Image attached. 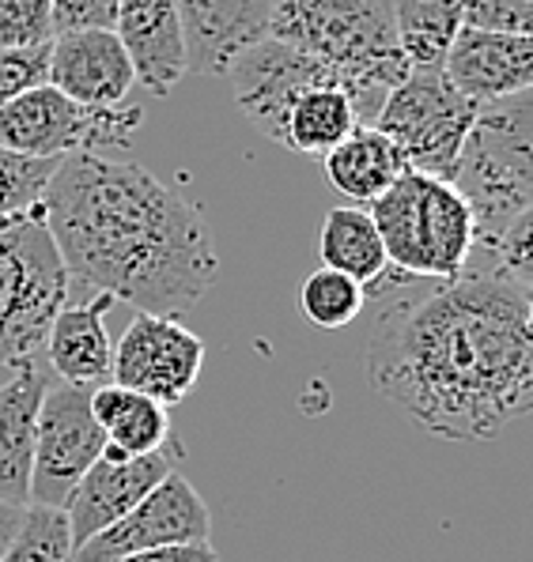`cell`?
<instances>
[{"instance_id":"cell-16","label":"cell","mask_w":533,"mask_h":562,"mask_svg":"<svg viewBox=\"0 0 533 562\" xmlns=\"http://www.w3.org/2000/svg\"><path fill=\"white\" fill-rule=\"evenodd\" d=\"M186 60L197 76H227L235 57L269 34L273 0H175Z\"/></svg>"},{"instance_id":"cell-27","label":"cell","mask_w":533,"mask_h":562,"mask_svg":"<svg viewBox=\"0 0 533 562\" xmlns=\"http://www.w3.org/2000/svg\"><path fill=\"white\" fill-rule=\"evenodd\" d=\"M473 254L485 257L488 265L522 291H533V207H522L503 223L488 241L473 246Z\"/></svg>"},{"instance_id":"cell-32","label":"cell","mask_w":533,"mask_h":562,"mask_svg":"<svg viewBox=\"0 0 533 562\" xmlns=\"http://www.w3.org/2000/svg\"><path fill=\"white\" fill-rule=\"evenodd\" d=\"M54 4V38L68 31H114L118 0H49Z\"/></svg>"},{"instance_id":"cell-17","label":"cell","mask_w":533,"mask_h":562,"mask_svg":"<svg viewBox=\"0 0 533 562\" xmlns=\"http://www.w3.org/2000/svg\"><path fill=\"white\" fill-rule=\"evenodd\" d=\"M114 34L133 60L136 83L156 99H167L189 72L175 0H118Z\"/></svg>"},{"instance_id":"cell-23","label":"cell","mask_w":533,"mask_h":562,"mask_svg":"<svg viewBox=\"0 0 533 562\" xmlns=\"http://www.w3.org/2000/svg\"><path fill=\"white\" fill-rule=\"evenodd\" d=\"M359 125L356 106L341 83H318L291 102L280 148L296 155H330Z\"/></svg>"},{"instance_id":"cell-20","label":"cell","mask_w":533,"mask_h":562,"mask_svg":"<svg viewBox=\"0 0 533 562\" xmlns=\"http://www.w3.org/2000/svg\"><path fill=\"white\" fill-rule=\"evenodd\" d=\"M318 254H322V268L345 272L364 291L371 288V295L409 280L406 272L390 265L367 207H330L322 223V238H318Z\"/></svg>"},{"instance_id":"cell-11","label":"cell","mask_w":533,"mask_h":562,"mask_svg":"<svg viewBox=\"0 0 533 562\" xmlns=\"http://www.w3.org/2000/svg\"><path fill=\"white\" fill-rule=\"evenodd\" d=\"M212 536V514L201 491L186 475L170 472L156 491L141 498L122 521L73 551V562H114L136 551L170 548V543H204Z\"/></svg>"},{"instance_id":"cell-14","label":"cell","mask_w":533,"mask_h":562,"mask_svg":"<svg viewBox=\"0 0 533 562\" xmlns=\"http://www.w3.org/2000/svg\"><path fill=\"white\" fill-rule=\"evenodd\" d=\"M46 83L80 106L118 110L136 88V72L114 31H68L49 42Z\"/></svg>"},{"instance_id":"cell-26","label":"cell","mask_w":533,"mask_h":562,"mask_svg":"<svg viewBox=\"0 0 533 562\" xmlns=\"http://www.w3.org/2000/svg\"><path fill=\"white\" fill-rule=\"evenodd\" d=\"M73 532L65 509L27 506L15 540L8 543L0 562H73Z\"/></svg>"},{"instance_id":"cell-21","label":"cell","mask_w":533,"mask_h":562,"mask_svg":"<svg viewBox=\"0 0 533 562\" xmlns=\"http://www.w3.org/2000/svg\"><path fill=\"white\" fill-rule=\"evenodd\" d=\"M325 159V178L341 196L359 204H375L386 189L406 175V159L393 148V140L375 125H356L345 140Z\"/></svg>"},{"instance_id":"cell-9","label":"cell","mask_w":533,"mask_h":562,"mask_svg":"<svg viewBox=\"0 0 533 562\" xmlns=\"http://www.w3.org/2000/svg\"><path fill=\"white\" fill-rule=\"evenodd\" d=\"M107 435L91 415V389L54 382L46 385L34 427V469L31 503L62 509L80 475L102 457Z\"/></svg>"},{"instance_id":"cell-33","label":"cell","mask_w":533,"mask_h":562,"mask_svg":"<svg viewBox=\"0 0 533 562\" xmlns=\"http://www.w3.org/2000/svg\"><path fill=\"white\" fill-rule=\"evenodd\" d=\"M114 562H220V555H216V548L204 540V543H170V548L136 551V555H125Z\"/></svg>"},{"instance_id":"cell-3","label":"cell","mask_w":533,"mask_h":562,"mask_svg":"<svg viewBox=\"0 0 533 562\" xmlns=\"http://www.w3.org/2000/svg\"><path fill=\"white\" fill-rule=\"evenodd\" d=\"M269 38L330 65L345 80L359 125H375L386 94L409 76L393 0H273Z\"/></svg>"},{"instance_id":"cell-31","label":"cell","mask_w":533,"mask_h":562,"mask_svg":"<svg viewBox=\"0 0 533 562\" xmlns=\"http://www.w3.org/2000/svg\"><path fill=\"white\" fill-rule=\"evenodd\" d=\"M466 27L533 38V0H466Z\"/></svg>"},{"instance_id":"cell-1","label":"cell","mask_w":533,"mask_h":562,"mask_svg":"<svg viewBox=\"0 0 533 562\" xmlns=\"http://www.w3.org/2000/svg\"><path fill=\"white\" fill-rule=\"evenodd\" d=\"M530 291L469 254L458 280L393 299L367 348V382L424 435L492 442L533 412Z\"/></svg>"},{"instance_id":"cell-7","label":"cell","mask_w":533,"mask_h":562,"mask_svg":"<svg viewBox=\"0 0 533 562\" xmlns=\"http://www.w3.org/2000/svg\"><path fill=\"white\" fill-rule=\"evenodd\" d=\"M477 110V102L446 80L443 68H409L406 80L386 94L375 128L393 140L406 170L454 181Z\"/></svg>"},{"instance_id":"cell-35","label":"cell","mask_w":533,"mask_h":562,"mask_svg":"<svg viewBox=\"0 0 533 562\" xmlns=\"http://www.w3.org/2000/svg\"><path fill=\"white\" fill-rule=\"evenodd\" d=\"M526 328H530V336H533V291H530V306H526Z\"/></svg>"},{"instance_id":"cell-15","label":"cell","mask_w":533,"mask_h":562,"mask_svg":"<svg viewBox=\"0 0 533 562\" xmlns=\"http://www.w3.org/2000/svg\"><path fill=\"white\" fill-rule=\"evenodd\" d=\"M446 80L477 106L533 88V38L507 31L462 27L443 60Z\"/></svg>"},{"instance_id":"cell-25","label":"cell","mask_w":533,"mask_h":562,"mask_svg":"<svg viewBox=\"0 0 533 562\" xmlns=\"http://www.w3.org/2000/svg\"><path fill=\"white\" fill-rule=\"evenodd\" d=\"M364 302L367 291L356 280H348L345 272H333V268H318V272L303 280V288H299V310L322 333L348 328L364 314Z\"/></svg>"},{"instance_id":"cell-5","label":"cell","mask_w":533,"mask_h":562,"mask_svg":"<svg viewBox=\"0 0 533 562\" xmlns=\"http://www.w3.org/2000/svg\"><path fill=\"white\" fill-rule=\"evenodd\" d=\"M68 299V272L42 204L0 220V367L34 362Z\"/></svg>"},{"instance_id":"cell-19","label":"cell","mask_w":533,"mask_h":562,"mask_svg":"<svg viewBox=\"0 0 533 562\" xmlns=\"http://www.w3.org/2000/svg\"><path fill=\"white\" fill-rule=\"evenodd\" d=\"M46 374L34 362L12 370L0 385V503H31V469H34V427L38 404L46 393Z\"/></svg>"},{"instance_id":"cell-22","label":"cell","mask_w":533,"mask_h":562,"mask_svg":"<svg viewBox=\"0 0 533 562\" xmlns=\"http://www.w3.org/2000/svg\"><path fill=\"white\" fill-rule=\"evenodd\" d=\"M91 415L107 435V442L125 449L129 457L163 453L170 442V408L118 382H102L91 389Z\"/></svg>"},{"instance_id":"cell-30","label":"cell","mask_w":533,"mask_h":562,"mask_svg":"<svg viewBox=\"0 0 533 562\" xmlns=\"http://www.w3.org/2000/svg\"><path fill=\"white\" fill-rule=\"evenodd\" d=\"M46 76H49V46L0 49V106L20 99L23 91L46 83Z\"/></svg>"},{"instance_id":"cell-10","label":"cell","mask_w":533,"mask_h":562,"mask_svg":"<svg viewBox=\"0 0 533 562\" xmlns=\"http://www.w3.org/2000/svg\"><path fill=\"white\" fill-rule=\"evenodd\" d=\"M204 367V340L178 317L136 314L125 325L110 362V382L175 408L193 393Z\"/></svg>"},{"instance_id":"cell-28","label":"cell","mask_w":533,"mask_h":562,"mask_svg":"<svg viewBox=\"0 0 533 562\" xmlns=\"http://www.w3.org/2000/svg\"><path fill=\"white\" fill-rule=\"evenodd\" d=\"M54 170V159H23V155L0 148V220L42 204V193H46Z\"/></svg>"},{"instance_id":"cell-8","label":"cell","mask_w":533,"mask_h":562,"mask_svg":"<svg viewBox=\"0 0 533 562\" xmlns=\"http://www.w3.org/2000/svg\"><path fill=\"white\" fill-rule=\"evenodd\" d=\"M141 121V106L91 110L62 94L54 83H38L0 106V148L23 159L62 162L80 151L125 148Z\"/></svg>"},{"instance_id":"cell-6","label":"cell","mask_w":533,"mask_h":562,"mask_svg":"<svg viewBox=\"0 0 533 562\" xmlns=\"http://www.w3.org/2000/svg\"><path fill=\"white\" fill-rule=\"evenodd\" d=\"M454 186L473 207L477 241H488L522 207H533V88L477 110Z\"/></svg>"},{"instance_id":"cell-2","label":"cell","mask_w":533,"mask_h":562,"mask_svg":"<svg viewBox=\"0 0 533 562\" xmlns=\"http://www.w3.org/2000/svg\"><path fill=\"white\" fill-rule=\"evenodd\" d=\"M42 220L68 272V295H110L136 314L182 317L216 283L204 215L148 167L102 151L57 162Z\"/></svg>"},{"instance_id":"cell-34","label":"cell","mask_w":533,"mask_h":562,"mask_svg":"<svg viewBox=\"0 0 533 562\" xmlns=\"http://www.w3.org/2000/svg\"><path fill=\"white\" fill-rule=\"evenodd\" d=\"M23 509H27V506H8V503H0V559H4L8 543L15 540V532H20Z\"/></svg>"},{"instance_id":"cell-18","label":"cell","mask_w":533,"mask_h":562,"mask_svg":"<svg viewBox=\"0 0 533 562\" xmlns=\"http://www.w3.org/2000/svg\"><path fill=\"white\" fill-rule=\"evenodd\" d=\"M114 306L110 295H91L80 302H65L46 336V362L57 382L95 389L110 382L114 344L107 336V314Z\"/></svg>"},{"instance_id":"cell-4","label":"cell","mask_w":533,"mask_h":562,"mask_svg":"<svg viewBox=\"0 0 533 562\" xmlns=\"http://www.w3.org/2000/svg\"><path fill=\"white\" fill-rule=\"evenodd\" d=\"M371 220L390 265L409 280H458L466 272L477 223L454 181L406 170L371 204Z\"/></svg>"},{"instance_id":"cell-29","label":"cell","mask_w":533,"mask_h":562,"mask_svg":"<svg viewBox=\"0 0 533 562\" xmlns=\"http://www.w3.org/2000/svg\"><path fill=\"white\" fill-rule=\"evenodd\" d=\"M54 42L49 0H0V49H38Z\"/></svg>"},{"instance_id":"cell-24","label":"cell","mask_w":533,"mask_h":562,"mask_svg":"<svg viewBox=\"0 0 533 562\" xmlns=\"http://www.w3.org/2000/svg\"><path fill=\"white\" fill-rule=\"evenodd\" d=\"M393 27L409 68H443L466 27V0H393Z\"/></svg>"},{"instance_id":"cell-13","label":"cell","mask_w":533,"mask_h":562,"mask_svg":"<svg viewBox=\"0 0 533 562\" xmlns=\"http://www.w3.org/2000/svg\"><path fill=\"white\" fill-rule=\"evenodd\" d=\"M170 472H175V461H170L167 449L148 457H125V461L99 457L80 475V483L62 506L68 517V532H73V548H84L114 521H122L129 509L141 503L148 491H156Z\"/></svg>"},{"instance_id":"cell-12","label":"cell","mask_w":533,"mask_h":562,"mask_svg":"<svg viewBox=\"0 0 533 562\" xmlns=\"http://www.w3.org/2000/svg\"><path fill=\"white\" fill-rule=\"evenodd\" d=\"M227 80L243 117L273 144H280L284 117H288L291 102L299 94L318 88V83H341L345 88V80L330 65L299 54L296 46L269 38V34L235 57V65L227 68Z\"/></svg>"}]
</instances>
